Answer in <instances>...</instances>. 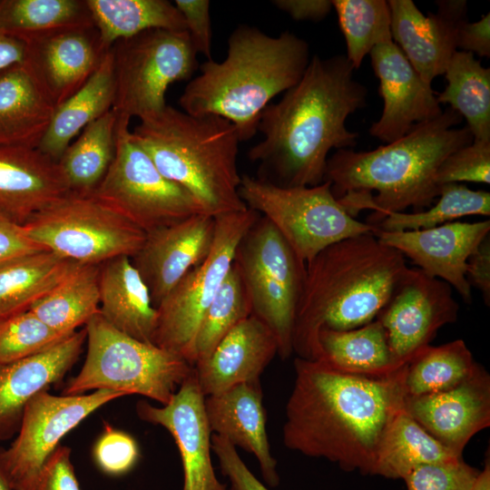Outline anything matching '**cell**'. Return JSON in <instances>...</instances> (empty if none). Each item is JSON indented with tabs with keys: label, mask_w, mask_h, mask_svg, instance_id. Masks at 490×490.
<instances>
[{
	"label": "cell",
	"mask_w": 490,
	"mask_h": 490,
	"mask_svg": "<svg viewBox=\"0 0 490 490\" xmlns=\"http://www.w3.org/2000/svg\"><path fill=\"white\" fill-rule=\"evenodd\" d=\"M345 54L313 55L297 84L263 111V139L249 152L257 179L279 187H310L324 181L332 149H352L358 133L348 117L367 104L368 89L355 79Z\"/></svg>",
	"instance_id": "6da1fadb"
},
{
	"label": "cell",
	"mask_w": 490,
	"mask_h": 490,
	"mask_svg": "<svg viewBox=\"0 0 490 490\" xmlns=\"http://www.w3.org/2000/svg\"><path fill=\"white\" fill-rule=\"evenodd\" d=\"M406 365L377 377L342 373L322 361L296 357L284 445L336 463L343 471L372 475L382 435L404 406Z\"/></svg>",
	"instance_id": "7a4b0ae2"
},
{
	"label": "cell",
	"mask_w": 490,
	"mask_h": 490,
	"mask_svg": "<svg viewBox=\"0 0 490 490\" xmlns=\"http://www.w3.org/2000/svg\"><path fill=\"white\" fill-rule=\"evenodd\" d=\"M462 117L447 107L435 119L417 123L400 139L368 152L339 149L328 156L324 181L333 196L355 218L372 210L367 223L376 226L390 212L429 208L440 186L436 172L453 152L470 144Z\"/></svg>",
	"instance_id": "3957f363"
},
{
	"label": "cell",
	"mask_w": 490,
	"mask_h": 490,
	"mask_svg": "<svg viewBox=\"0 0 490 490\" xmlns=\"http://www.w3.org/2000/svg\"><path fill=\"white\" fill-rule=\"evenodd\" d=\"M407 269L404 255L373 233L349 237L320 250L306 263L293 353L318 360L321 329L348 330L376 319Z\"/></svg>",
	"instance_id": "277c9868"
},
{
	"label": "cell",
	"mask_w": 490,
	"mask_h": 490,
	"mask_svg": "<svg viewBox=\"0 0 490 490\" xmlns=\"http://www.w3.org/2000/svg\"><path fill=\"white\" fill-rule=\"evenodd\" d=\"M309 61L308 43L295 34L271 36L240 24L230 34L225 59L199 66L179 98L181 110L220 116L235 126L240 142L249 141L271 99L297 84Z\"/></svg>",
	"instance_id": "5b68a950"
},
{
	"label": "cell",
	"mask_w": 490,
	"mask_h": 490,
	"mask_svg": "<svg viewBox=\"0 0 490 490\" xmlns=\"http://www.w3.org/2000/svg\"><path fill=\"white\" fill-rule=\"evenodd\" d=\"M132 135L160 172L186 190L205 214L215 218L248 209L239 192L240 141L230 121L167 104L141 120Z\"/></svg>",
	"instance_id": "8992f818"
},
{
	"label": "cell",
	"mask_w": 490,
	"mask_h": 490,
	"mask_svg": "<svg viewBox=\"0 0 490 490\" xmlns=\"http://www.w3.org/2000/svg\"><path fill=\"white\" fill-rule=\"evenodd\" d=\"M87 352L79 373L64 388V396L106 389L170 402L194 366L183 358L129 337L100 314L86 324Z\"/></svg>",
	"instance_id": "52a82bcc"
},
{
	"label": "cell",
	"mask_w": 490,
	"mask_h": 490,
	"mask_svg": "<svg viewBox=\"0 0 490 490\" xmlns=\"http://www.w3.org/2000/svg\"><path fill=\"white\" fill-rule=\"evenodd\" d=\"M117 122L154 115L166 106L170 85L190 80L199 68L187 31L152 29L116 42L112 47Z\"/></svg>",
	"instance_id": "ba28073f"
},
{
	"label": "cell",
	"mask_w": 490,
	"mask_h": 490,
	"mask_svg": "<svg viewBox=\"0 0 490 490\" xmlns=\"http://www.w3.org/2000/svg\"><path fill=\"white\" fill-rule=\"evenodd\" d=\"M239 192L246 206L266 218L305 264L335 242L376 230L352 217L327 181L310 187H279L242 175Z\"/></svg>",
	"instance_id": "9c48e42d"
},
{
	"label": "cell",
	"mask_w": 490,
	"mask_h": 490,
	"mask_svg": "<svg viewBox=\"0 0 490 490\" xmlns=\"http://www.w3.org/2000/svg\"><path fill=\"white\" fill-rule=\"evenodd\" d=\"M44 250L79 264L100 265L132 258L146 233L91 193L69 191L34 214L24 225Z\"/></svg>",
	"instance_id": "30bf717a"
},
{
	"label": "cell",
	"mask_w": 490,
	"mask_h": 490,
	"mask_svg": "<svg viewBox=\"0 0 490 490\" xmlns=\"http://www.w3.org/2000/svg\"><path fill=\"white\" fill-rule=\"evenodd\" d=\"M234 263L246 287L251 315L271 330L277 339L278 355L287 359L293 354L294 319L306 264L261 215L240 241Z\"/></svg>",
	"instance_id": "8fae6325"
},
{
	"label": "cell",
	"mask_w": 490,
	"mask_h": 490,
	"mask_svg": "<svg viewBox=\"0 0 490 490\" xmlns=\"http://www.w3.org/2000/svg\"><path fill=\"white\" fill-rule=\"evenodd\" d=\"M91 194L145 233L205 214L186 190L160 172L129 123H116L114 158Z\"/></svg>",
	"instance_id": "7c38bea8"
},
{
	"label": "cell",
	"mask_w": 490,
	"mask_h": 490,
	"mask_svg": "<svg viewBox=\"0 0 490 490\" xmlns=\"http://www.w3.org/2000/svg\"><path fill=\"white\" fill-rule=\"evenodd\" d=\"M259 216L257 211L248 208L215 217L210 254L191 270L156 308L155 346L190 363L201 318L229 273L240 241Z\"/></svg>",
	"instance_id": "4fadbf2b"
},
{
	"label": "cell",
	"mask_w": 490,
	"mask_h": 490,
	"mask_svg": "<svg viewBox=\"0 0 490 490\" xmlns=\"http://www.w3.org/2000/svg\"><path fill=\"white\" fill-rule=\"evenodd\" d=\"M122 393L99 389L87 395L54 396L47 390L26 404L18 434L0 449V469L12 490H37L42 468L62 438Z\"/></svg>",
	"instance_id": "5bb4252c"
},
{
	"label": "cell",
	"mask_w": 490,
	"mask_h": 490,
	"mask_svg": "<svg viewBox=\"0 0 490 490\" xmlns=\"http://www.w3.org/2000/svg\"><path fill=\"white\" fill-rule=\"evenodd\" d=\"M458 312L449 284L408 268L376 319L387 331L395 359L404 366L429 346L442 327L455 323Z\"/></svg>",
	"instance_id": "9a60e30c"
},
{
	"label": "cell",
	"mask_w": 490,
	"mask_h": 490,
	"mask_svg": "<svg viewBox=\"0 0 490 490\" xmlns=\"http://www.w3.org/2000/svg\"><path fill=\"white\" fill-rule=\"evenodd\" d=\"M195 369L181 383L170 402L153 407L145 400L136 405L139 417L163 426L173 437L183 469L182 490H227L215 475L211 461V431Z\"/></svg>",
	"instance_id": "2e32d148"
},
{
	"label": "cell",
	"mask_w": 490,
	"mask_h": 490,
	"mask_svg": "<svg viewBox=\"0 0 490 490\" xmlns=\"http://www.w3.org/2000/svg\"><path fill=\"white\" fill-rule=\"evenodd\" d=\"M391 36L420 78L428 85L444 74L456 49V36L467 19L465 0L436 1L437 10L425 15L412 0L387 1Z\"/></svg>",
	"instance_id": "e0dca14e"
},
{
	"label": "cell",
	"mask_w": 490,
	"mask_h": 490,
	"mask_svg": "<svg viewBox=\"0 0 490 490\" xmlns=\"http://www.w3.org/2000/svg\"><path fill=\"white\" fill-rule=\"evenodd\" d=\"M368 54L383 100L382 114L368 130L371 136L390 143L414 125L442 113L431 85L420 78L393 40L376 45Z\"/></svg>",
	"instance_id": "ac0fdd59"
},
{
	"label": "cell",
	"mask_w": 490,
	"mask_h": 490,
	"mask_svg": "<svg viewBox=\"0 0 490 490\" xmlns=\"http://www.w3.org/2000/svg\"><path fill=\"white\" fill-rule=\"evenodd\" d=\"M489 233V220L452 221L418 230L385 231L376 228L373 232L383 244L409 258L426 275L456 289L467 304L472 302V288L466 278L467 260Z\"/></svg>",
	"instance_id": "d6986e66"
},
{
	"label": "cell",
	"mask_w": 490,
	"mask_h": 490,
	"mask_svg": "<svg viewBox=\"0 0 490 490\" xmlns=\"http://www.w3.org/2000/svg\"><path fill=\"white\" fill-rule=\"evenodd\" d=\"M215 218L197 214L147 232L131 260L146 284L155 309L177 283L210 254Z\"/></svg>",
	"instance_id": "ffe728a7"
},
{
	"label": "cell",
	"mask_w": 490,
	"mask_h": 490,
	"mask_svg": "<svg viewBox=\"0 0 490 490\" xmlns=\"http://www.w3.org/2000/svg\"><path fill=\"white\" fill-rule=\"evenodd\" d=\"M404 407L429 435L459 456L490 426V376L478 363L459 385L441 392L405 397Z\"/></svg>",
	"instance_id": "44dd1931"
},
{
	"label": "cell",
	"mask_w": 490,
	"mask_h": 490,
	"mask_svg": "<svg viewBox=\"0 0 490 490\" xmlns=\"http://www.w3.org/2000/svg\"><path fill=\"white\" fill-rule=\"evenodd\" d=\"M103 54L95 27L80 28L26 43L24 61L56 107L87 82Z\"/></svg>",
	"instance_id": "7402d4cb"
},
{
	"label": "cell",
	"mask_w": 490,
	"mask_h": 490,
	"mask_svg": "<svg viewBox=\"0 0 490 490\" xmlns=\"http://www.w3.org/2000/svg\"><path fill=\"white\" fill-rule=\"evenodd\" d=\"M85 341L83 328L41 353L0 363V440L18 431L28 401L64 378L78 360Z\"/></svg>",
	"instance_id": "603a6c76"
},
{
	"label": "cell",
	"mask_w": 490,
	"mask_h": 490,
	"mask_svg": "<svg viewBox=\"0 0 490 490\" xmlns=\"http://www.w3.org/2000/svg\"><path fill=\"white\" fill-rule=\"evenodd\" d=\"M276 355L275 336L250 315L229 331L209 357L194 365L200 389L207 397L259 380Z\"/></svg>",
	"instance_id": "cb8c5ba5"
},
{
	"label": "cell",
	"mask_w": 490,
	"mask_h": 490,
	"mask_svg": "<svg viewBox=\"0 0 490 490\" xmlns=\"http://www.w3.org/2000/svg\"><path fill=\"white\" fill-rule=\"evenodd\" d=\"M262 398L260 379L244 382L205 397V413L211 433L253 454L264 481L275 487L279 476L270 453Z\"/></svg>",
	"instance_id": "d4e9b609"
},
{
	"label": "cell",
	"mask_w": 490,
	"mask_h": 490,
	"mask_svg": "<svg viewBox=\"0 0 490 490\" xmlns=\"http://www.w3.org/2000/svg\"><path fill=\"white\" fill-rule=\"evenodd\" d=\"M57 162L38 149L0 147V212L20 225L69 192Z\"/></svg>",
	"instance_id": "484cf974"
},
{
	"label": "cell",
	"mask_w": 490,
	"mask_h": 490,
	"mask_svg": "<svg viewBox=\"0 0 490 490\" xmlns=\"http://www.w3.org/2000/svg\"><path fill=\"white\" fill-rule=\"evenodd\" d=\"M54 109L25 61L0 71V147L37 149Z\"/></svg>",
	"instance_id": "4316f807"
},
{
	"label": "cell",
	"mask_w": 490,
	"mask_h": 490,
	"mask_svg": "<svg viewBox=\"0 0 490 490\" xmlns=\"http://www.w3.org/2000/svg\"><path fill=\"white\" fill-rule=\"evenodd\" d=\"M99 288L101 316L120 332L153 344L157 309L131 258L121 256L102 263Z\"/></svg>",
	"instance_id": "83f0119b"
},
{
	"label": "cell",
	"mask_w": 490,
	"mask_h": 490,
	"mask_svg": "<svg viewBox=\"0 0 490 490\" xmlns=\"http://www.w3.org/2000/svg\"><path fill=\"white\" fill-rule=\"evenodd\" d=\"M114 92L113 56L109 50L87 82L55 107L37 149L58 162L67 146L88 124L112 110Z\"/></svg>",
	"instance_id": "f1b7e54d"
},
{
	"label": "cell",
	"mask_w": 490,
	"mask_h": 490,
	"mask_svg": "<svg viewBox=\"0 0 490 490\" xmlns=\"http://www.w3.org/2000/svg\"><path fill=\"white\" fill-rule=\"evenodd\" d=\"M318 344V360L342 373L381 377L405 366L395 359L387 331L377 319L348 330L323 328Z\"/></svg>",
	"instance_id": "f546056e"
},
{
	"label": "cell",
	"mask_w": 490,
	"mask_h": 490,
	"mask_svg": "<svg viewBox=\"0 0 490 490\" xmlns=\"http://www.w3.org/2000/svg\"><path fill=\"white\" fill-rule=\"evenodd\" d=\"M462 458L429 435L403 406L382 435L372 475L403 479L418 466Z\"/></svg>",
	"instance_id": "4dcf8cb0"
},
{
	"label": "cell",
	"mask_w": 490,
	"mask_h": 490,
	"mask_svg": "<svg viewBox=\"0 0 490 490\" xmlns=\"http://www.w3.org/2000/svg\"><path fill=\"white\" fill-rule=\"evenodd\" d=\"M103 53L144 31H187L174 3L167 0H85Z\"/></svg>",
	"instance_id": "1f68e13d"
},
{
	"label": "cell",
	"mask_w": 490,
	"mask_h": 490,
	"mask_svg": "<svg viewBox=\"0 0 490 490\" xmlns=\"http://www.w3.org/2000/svg\"><path fill=\"white\" fill-rule=\"evenodd\" d=\"M77 264L41 250L0 267V319L30 309Z\"/></svg>",
	"instance_id": "d6a6232c"
},
{
	"label": "cell",
	"mask_w": 490,
	"mask_h": 490,
	"mask_svg": "<svg viewBox=\"0 0 490 490\" xmlns=\"http://www.w3.org/2000/svg\"><path fill=\"white\" fill-rule=\"evenodd\" d=\"M100 265L78 263L29 310L52 329L73 334L100 312Z\"/></svg>",
	"instance_id": "836d02e7"
},
{
	"label": "cell",
	"mask_w": 490,
	"mask_h": 490,
	"mask_svg": "<svg viewBox=\"0 0 490 490\" xmlns=\"http://www.w3.org/2000/svg\"><path fill=\"white\" fill-rule=\"evenodd\" d=\"M94 27L85 0H0V30L23 42Z\"/></svg>",
	"instance_id": "e575fe53"
},
{
	"label": "cell",
	"mask_w": 490,
	"mask_h": 490,
	"mask_svg": "<svg viewBox=\"0 0 490 490\" xmlns=\"http://www.w3.org/2000/svg\"><path fill=\"white\" fill-rule=\"evenodd\" d=\"M447 85L436 100L467 122L474 141H490V69L471 53L456 51L444 73Z\"/></svg>",
	"instance_id": "d590c367"
},
{
	"label": "cell",
	"mask_w": 490,
	"mask_h": 490,
	"mask_svg": "<svg viewBox=\"0 0 490 490\" xmlns=\"http://www.w3.org/2000/svg\"><path fill=\"white\" fill-rule=\"evenodd\" d=\"M117 116L110 110L67 146L58 164L72 192L89 194L102 181L115 153Z\"/></svg>",
	"instance_id": "8d00e7d4"
},
{
	"label": "cell",
	"mask_w": 490,
	"mask_h": 490,
	"mask_svg": "<svg viewBox=\"0 0 490 490\" xmlns=\"http://www.w3.org/2000/svg\"><path fill=\"white\" fill-rule=\"evenodd\" d=\"M477 363L462 339L437 347L427 346L406 365L405 397L450 389L463 382Z\"/></svg>",
	"instance_id": "74e56055"
},
{
	"label": "cell",
	"mask_w": 490,
	"mask_h": 490,
	"mask_svg": "<svg viewBox=\"0 0 490 490\" xmlns=\"http://www.w3.org/2000/svg\"><path fill=\"white\" fill-rule=\"evenodd\" d=\"M251 315V305L239 269L233 263L197 329L190 363L205 359L223 337Z\"/></svg>",
	"instance_id": "f35d334b"
},
{
	"label": "cell",
	"mask_w": 490,
	"mask_h": 490,
	"mask_svg": "<svg viewBox=\"0 0 490 490\" xmlns=\"http://www.w3.org/2000/svg\"><path fill=\"white\" fill-rule=\"evenodd\" d=\"M436 201L434 206L417 212H390L374 227L385 231L418 230L465 216L490 215V193L471 190L462 183L442 185Z\"/></svg>",
	"instance_id": "ab89813d"
},
{
	"label": "cell",
	"mask_w": 490,
	"mask_h": 490,
	"mask_svg": "<svg viewBox=\"0 0 490 490\" xmlns=\"http://www.w3.org/2000/svg\"><path fill=\"white\" fill-rule=\"evenodd\" d=\"M345 37L348 60L355 70L377 44L392 41L391 16L385 0H332Z\"/></svg>",
	"instance_id": "60d3db41"
},
{
	"label": "cell",
	"mask_w": 490,
	"mask_h": 490,
	"mask_svg": "<svg viewBox=\"0 0 490 490\" xmlns=\"http://www.w3.org/2000/svg\"><path fill=\"white\" fill-rule=\"evenodd\" d=\"M69 336L52 329L29 309L2 318L0 363L13 362L36 355Z\"/></svg>",
	"instance_id": "b9f144b4"
},
{
	"label": "cell",
	"mask_w": 490,
	"mask_h": 490,
	"mask_svg": "<svg viewBox=\"0 0 490 490\" xmlns=\"http://www.w3.org/2000/svg\"><path fill=\"white\" fill-rule=\"evenodd\" d=\"M436 183H490V141H474L449 154L440 164Z\"/></svg>",
	"instance_id": "7bdbcfd3"
},
{
	"label": "cell",
	"mask_w": 490,
	"mask_h": 490,
	"mask_svg": "<svg viewBox=\"0 0 490 490\" xmlns=\"http://www.w3.org/2000/svg\"><path fill=\"white\" fill-rule=\"evenodd\" d=\"M479 472L462 458L418 466L403 480L407 490H471Z\"/></svg>",
	"instance_id": "ee69618b"
},
{
	"label": "cell",
	"mask_w": 490,
	"mask_h": 490,
	"mask_svg": "<svg viewBox=\"0 0 490 490\" xmlns=\"http://www.w3.org/2000/svg\"><path fill=\"white\" fill-rule=\"evenodd\" d=\"M93 456L98 466L111 475H121L130 471L139 457L135 440L108 424L95 444Z\"/></svg>",
	"instance_id": "f6af8a7d"
},
{
	"label": "cell",
	"mask_w": 490,
	"mask_h": 490,
	"mask_svg": "<svg viewBox=\"0 0 490 490\" xmlns=\"http://www.w3.org/2000/svg\"><path fill=\"white\" fill-rule=\"evenodd\" d=\"M211 451L219 459L222 475L230 481V490H270L250 472L226 438L212 434Z\"/></svg>",
	"instance_id": "bcb514c9"
},
{
	"label": "cell",
	"mask_w": 490,
	"mask_h": 490,
	"mask_svg": "<svg viewBox=\"0 0 490 490\" xmlns=\"http://www.w3.org/2000/svg\"><path fill=\"white\" fill-rule=\"evenodd\" d=\"M195 52L211 60V3L209 0H175Z\"/></svg>",
	"instance_id": "7dc6e473"
},
{
	"label": "cell",
	"mask_w": 490,
	"mask_h": 490,
	"mask_svg": "<svg viewBox=\"0 0 490 490\" xmlns=\"http://www.w3.org/2000/svg\"><path fill=\"white\" fill-rule=\"evenodd\" d=\"M37 490H80L71 461V449L58 446L44 463Z\"/></svg>",
	"instance_id": "c3c4849f"
},
{
	"label": "cell",
	"mask_w": 490,
	"mask_h": 490,
	"mask_svg": "<svg viewBox=\"0 0 490 490\" xmlns=\"http://www.w3.org/2000/svg\"><path fill=\"white\" fill-rule=\"evenodd\" d=\"M41 250H46L27 235L23 225L0 212V267Z\"/></svg>",
	"instance_id": "681fc988"
},
{
	"label": "cell",
	"mask_w": 490,
	"mask_h": 490,
	"mask_svg": "<svg viewBox=\"0 0 490 490\" xmlns=\"http://www.w3.org/2000/svg\"><path fill=\"white\" fill-rule=\"evenodd\" d=\"M456 49L482 57L490 56V14L476 22H464L457 33Z\"/></svg>",
	"instance_id": "f907efd6"
},
{
	"label": "cell",
	"mask_w": 490,
	"mask_h": 490,
	"mask_svg": "<svg viewBox=\"0 0 490 490\" xmlns=\"http://www.w3.org/2000/svg\"><path fill=\"white\" fill-rule=\"evenodd\" d=\"M466 278L469 285L482 292L485 305L490 304V236L487 235L466 263Z\"/></svg>",
	"instance_id": "816d5d0a"
},
{
	"label": "cell",
	"mask_w": 490,
	"mask_h": 490,
	"mask_svg": "<svg viewBox=\"0 0 490 490\" xmlns=\"http://www.w3.org/2000/svg\"><path fill=\"white\" fill-rule=\"evenodd\" d=\"M272 3L297 21L318 22L333 8L329 0H275Z\"/></svg>",
	"instance_id": "f5cc1de1"
},
{
	"label": "cell",
	"mask_w": 490,
	"mask_h": 490,
	"mask_svg": "<svg viewBox=\"0 0 490 490\" xmlns=\"http://www.w3.org/2000/svg\"><path fill=\"white\" fill-rule=\"evenodd\" d=\"M26 44L0 30V71L25 59Z\"/></svg>",
	"instance_id": "db71d44e"
},
{
	"label": "cell",
	"mask_w": 490,
	"mask_h": 490,
	"mask_svg": "<svg viewBox=\"0 0 490 490\" xmlns=\"http://www.w3.org/2000/svg\"><path fill=\"white\" fill-rule=\"evenodd\" d=\"M471 490H490V457L489 451L485 457L484 469L479 472Z\"/></svg>",
	"instance_id": "11a10c76"
},
{
	"label": "cell",
	"mask_w": 490,
	"mask_h": 490,
	"mask_svg": "<svg viewBox=\"0 0 490 490\" xmlns=\"http://www.w3.org/2000/svg\"><path fill=\"white\" fill-rule=\"evenodd\" d=\"M0 490H12L0 469Z\"/></svg>",
	"instance_id": "9f6ffc18"
}]
</instances>
